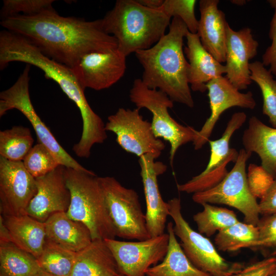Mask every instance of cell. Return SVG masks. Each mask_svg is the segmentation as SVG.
Wrapping results in <instances>:
<instances>
[{
    "mask_svg": "<svg viewBox=\"0 0 276 276\" xmlns=\"http://www.w3.org/2000/svg\"><path fill=\"white\" fill-rule=\"evenodd\" d=\"M1 25L27 39L46 56L71 68L88 53L118 49L116 39L104 31L101 19L62 16L54 9L32 16L7 18Z\"/></svg>",
    "mask_w": 276,
    "mask_h": 276,
    "instance_id": "6da1fadb",
    "label": "cell"
},
{
    "mask_svg": "<svg viewBox=\"0 0 276 276\" xmlns=\"http://www.w3.org/2000/svg\"><path fill=\"white\" fill-rule=\"evenodd\" d=\"M12 62H21L41 70L45 77L56 82L73 101L81 113L83 128L79 144L90 148L103 143L107 139L105 124L90 107L84 89L78 81L72 68L44 55L22 36L4 30L0 32V68Z\"/></svg>",
    "mask_w": 276,
    "mask_h": 276,
    "instance_id": "7a4b0ae2",
    "label": "cell"
},
{
    "mask_svg": "<svg viewBox=\"0 0 276 276\" xmlns=\"http://www.w3.org/2000/svg\"><path fill=\"white\" fill-rule=\"evenodd\" d=\"M169 27L168 32L156 43L135 53L143 67L141 80L148 88L166 94L173 102L192 108L189 64L183 50V38L189 30L178 17L172 18Z\"/></svg>",
    "mask_w": 276,
    "mask_h": 276,
    "instance_id": "3957f363",
    "label": "cell"
},
{
    "mask_svg": "<svg viewBox=\"0 0 276 276\" xmlns=\"http://www.w3.org/2000/svg\"><path fill=\"white\" fill-rule=\"evenodd\" d=\"M171 17L160 8L146 7L135 0H118L102 18L104 31L118 42L126 57L148 49L164 36Z\"/></svg>",
    "mask_w": 276,
    "mask_h": 276,
    "instance_id": "277c9868",
    "label": "cell"
},
{
    "mask_svg": "<svg viewBox=\"0 0 276 276\" xmlns=\"http://www.w3.org/2000/svg\"><path fill=\"white\" fill-rule=\"evenodd\" d=\"M71 202L66 213L86 225L93 240L114 239L116 234L109 215L99 177L93 171L65 168Z\"/></svg>",
    "mask_w": 276,
    "mask_h": 276,
    "instance_id": "5b68a950",
    "label": "cell"
},
{
    "mask_svg": "<svg viewBox=\"0 0 276 276\" xmlns=\"http://www.w3.org/2000/svg\"><path fill=\"white\" fill-rule=\"evenodd\" d=\"M129 98L137 108H145L152 113L151 126L155 136L162 138L170 145L169 159L172 166L178 149L183 145L193 142L198 131L192 127L183 126L173 119L168 108L173 107V102L163 91L148 88L141 79L134 80Z\"/></svg>",
    "mask_w": 276,
    "mask_h": 276,
    "instance_id": "8992f818",
    "label": "cell"
},
{
    "mask_svg": "<svg viewBox=\"0 0 276 276\" xmlns=\"http://www.w3.org/2000/svg\"><path fill=\"white\" fill-rule=\"evenodd\" d=\"M167 203L169 215L174 221V234L180 239L184 252L194 266L211 276H231L244 267L242 263L224 259L209 239L190 226L182 215L179 198L170 199Z\"/></svg>",
    "mask_w": 276,
    "mask_h": 276,
    "instance_id": "52a82bcc",
    "label": "cell"
},
{
    "mask_svg": "<svg viewBox=\"0 0 276 276\" xmlns=\"http://www.w3.org/2000/svg\"><path fill=\"white\" fill-rule=\"evenodd\" d=\"M252 153L241 149L233 169L218 185L212 189L193 194V200L197 203L223 204L233 207L244 215V222L257 226L259 208L251 193L246 174V164Z\"/></svg>",
    "mask_w": 276,
    "mask_h": 276,
    "instance_id": "ba28073f",
    "label": "cell"
},
{
    "mask_svg": "<svg viewBox=\"0 0 276 276\" xmlns=\"http://www.w3.org/2000/svg\"><path fill=\"white\" fill-rule=\"evenodd\" d=\"M99 180L116 236L137 241L150 238L136 192L113 177H99Z\"/></svg>",
    "mask_w": 276,
    "mask_h": 276,
    "instance_id": "9c48e42d",
    "label": "cell"
},
{
    "mask_svg": "<svg viewBox=\"0 0 276 276\" xmlns=\"http://www.w3.org/2000/svg\"><path fill=\"white\" fill-rule=\"evenodd\" d=\"M30 65L27 64L22 73L9 88L0 93V117L8 111L17 109L32 124L38 143L45 146L54 155L59 163L67 168L79 170L86 169L71 156L59 144L51 131L37 114L31 101L29 83Z\"/></svg>",
    "mask_w": 276,
    "mask_h": 276,
    "instance_id": "30bf717a",
    "label": "cell"
},
{
    "mask_svg": "<svg viewBox=\"0 0 276 276\" xmlns=\"http://www.w3.org/2000/svg\"><path fill=\"white\" fill-rule=\"evenodd\" d=\"M105 130L116 135V141L126 151L139 157L151 154L157 159L165 148L164 143L157 138L151 123L140 114V109L120 108L108 117Z\"/></svg>",
    "mask_w": 276,
    "mask_h": 276,
    "instance_id": "8fae6325",
    "label": "cell"
},
{
    "mask_svg": "<svg viewBox=\"0 0 276 276\" xmlns=\"http://www.w3.org/2000/svg\"><path fill=\"white\" fill-rule=\"evenodd\" d=\"M246 115L244 112L233 114L227 123L222 136L215 141H209L211 154L206 168L200 174L187 182L177 185L179 191L195 194L213 188L218 185L228 173L227 165L235 163L239 152L229 148V141L234 133L245 122Z\"/></svg>",
    "mask_w": 276,
    "mask_h": 276,
    "instance_id": "7c38bea8",
    "label": "cell"
},
{
    "mask_svg": "<svg viewBox=\"0 0 276 276\" xmlns=\"http://www.w3.org/2000/svg\"><path fill=\"white\" fill-rule=\"evenodd\" d=\"M169 234L137 241L104 239L120 273L124 276H145L147 270L163 261L166 255Z\"/></svg>",
    "mask_w": 276,
    "mask_h": 276,
    "instance_id": "4fadbf2b",
    "label": "cell"
},
{
    "mask_svg": "<svg viewBox=\"0 0 276 276\" xmlns=\"http://www.w3.org/2000/svg\"><path fill=\"white\" fill-rule=\"evenodd\" d=\"M37 192L36 178L22 161L0 156V212L3 217L25 214Z\"/></svg>",
    "mask_w": 276,
    "mask_h": 276,
    "instance_id": "5bb4252c",
    "label": "cell"
},
{
    "mask_svg": "<svg viewBox=\"0 0 276 276\" xmlns=\"http://www.w3.org/2000/svg\"><path fill=\"white\" fill-rule=\"evenodd\" d=\"M85 90L108 88L119 81L126 69V56L118 49L110 52H91L83 56L72 67Z\"/></svg>",
    "mask_w": 276,
    "mask_h": 276,
    "instance_id": "9a60e30c",
    "label": "cell"
},
{
    "mask_svg": "<svg viewBox=\"0 0 276 276\" xmlns=\"http://www.w3.org/2000/svg\"><path fill=\"white\" fill-rule=\"evenodd\" d=\"M206 88L211 112L193 142L195 150L201 149L209 141L215 124L225 110L234 106L253 109L256 105L251 91L240 92L226 76L211 80Z\"/></svg>",
    "mask_w": 276,
    "mask_h": 276,
    "instance_id": "2e32d148",
    "label": "cell"
},
{
    "mask_svg": "<svg viewBox=\"0 0 276 276\" xmlns=\"http://www.w3.org/2000/svg\"><path fill=\"white\" fill-rule=\"evenodd\" d=\"M65 168L60 165L51 172L36 178L37 192L25 214L44 222L54 214L67 211L71 193L66 185Z\"/></svg>",
    "mask_w": 276,
    "mask_h": 276,
    "instance_id": "e0dca14e",
    "label": "cell"
},
{
    "mask_svg": "<svg viewBox=\"0 0 276 276\" xmlns=\"http://www.w3.org/2000/svg\"><path fill=\"white\" fill-rule=\"evenodd\" d=\"M258 42L249 28L235 31L228 24L226 37V77L238 90L246 89L252 81L249 61L258 53Z\"/></svg>",
    "mask_w": 276,
    "mask_h": 276,
    "instance_id": "ac0fdd59",
    "label": "cell"
},
{
    "mask_svg": "<svg viewBox=\"0 0 276 276\" xmlns=\"http://www.w3.org/2000/svg\"><path fill=\"white\" fill-rule=\"evenodd\" d=\"M139 163L146 203L147 227L151 237L159 236L165 233L169 215L168 203L162 197L157 178L167 171V166L156 161L151 154L139 157Z\"/></svg>",
    "mask_w": 276,
    "mask_h": 276,
    "instance_id": "d6986e66",
    "label": "cell"
},
{
    "mask_svg": "<svg viewBox=\"0 0 276 276\" xmlns=\"http://www.w3.org/2000/svg\"><path fill=\"white\" fill-rule=\"evenodd\" d=\"M218 0H200L198 34L202 45L217 61L225 62L226 21Z\"/></svg>",
    "mask_w": 276,
    "mask_h": 276,
    "instance_id": "ffe728a7",
    "label": "cell"
},
{
    "mask_svg": "<svg viewBox=\"0 0 276 276\" xmlns=\"http://www.w3.org/2000/svg\"><path fill=\"white\" fill-rule=\"evenodd\" d=\"M184 53L189 61L188 82L194 91L204 93L211 80L226 73L225 65L217 61L203 47L197 33L188 31Z\"/></svg>",
    "mask_w": 276,
    "mask_h": 276,
    "instance_id": "44dd1931",
    "label": "cell"
},
{
    "mask_svg": "<svg viewBox=\"0 0 276 276\" xmlns=\"http://www.w3.org/2000/svg\"><path fill=\"white\" fill-rule=\"evenodd\" d=\"M44 224L46 239L70 251L79 252L93 241L87 226L70 218L66 212L54 214Z\"/></svg>",
    "mask_w": 276,
    "mask_h": 276,
    "instance_id": "7402d4cb",
    "label": "cell"
},
{
    "mask_svg": "<svg viewBox=\"0 0 276 276\" xmlns=\"http://www.w3.org/2000/svg\"><path fill=\"white\" fill-rule=\"evenodd\" d=\"M242 143L245 150L258 154L261 167L276 179V128L269 127L252 116L243 132Z\"/></svg>",
    "mask_w": 276,
    "mask_h": 276,
    "instance_id": "603a6c76",
    "label": "cell"
},
{
    "mask_svg": "<svg viewBox=\"0 0 276 276\" xmlns=\"http://www.w3.org/2000/svg\"><path fill=\"white\" fill-rule=\"evenodd\" d=\"M70 276H124L114 258L103 239L93 240L77 252Z\"/></svg>",
    "mask_w": 276,
    "mask_h": 276,
    "instance_id": "cb8c5ba5",
    "label": "cell"
},
{
    "mask_svg": "<svg viewBox=\"0 0 276 276\" xmlns=\"http://www.w3.org/2000/svg\"><path fill=\"white\" fill-rule=\"evenodd\" d=\"M2 217L12 242L37 259L46 241L44 222L27 214Z\"/></svg>",
    "mask_w": 276,
    "mask_h": 276,
    "instance_id": "d4e9b609",
    "label": "cell"
},
{
    "mask_svg": "<svg viewBox=\"0 0 276 276\" xmlns=\"http://www.w3.org/2000/svg\"><path fill=\"white\" fill-rule=\"evenodd\" d=\"M173 223L167 225L169 234L168 250L162 262L149 268L145 276H211L194 266L177 241Z\"/></svg>",
    "mask_w": 276,
    "mask_h": 276,
    "instance_id": "484cf974",
    "label": "cell"
},
{
    "mask_svg": "<svg viewBox=\"0 0 276 276\" xmlns=\"http://www.w3.org/2000/svg\"><path fill=\"white\" fill-rule=\"evenodd\" d=\"M37 258L12 242L0 243V276H36Z\"/></svg>",
    "mask_w": 276,
    "mask_h": 276,
    "instance_id": "4316f807",
    "label": "cell"
},
{
    "mask_svg": "<svg viewBox=\"0 0 276 276\" xmlns=\"http://www.w3.org/2000/svg\"><path fill=\"white\" fill-rule=\"evenodd\" d=\"M259 229L257 226L238 222L218 232L215 244L218 250L235 251L246 247H257Z\"/></svg>",
    "mask_w": 276,
    "mask_h": 276,
    "instance_id": "83f0119b",
    "label": "cell"
},
{
    "mask_svg": "<svg viewBox=\"0 0 276 276\" xmlns=\"http://www.w3.org/2000/svg\"><path fill=\"white\" fill-rule=\"evenodd\" d=\"M34 139L30 129L14 126L0 131V156L12 161H23L33 147Z\"/></svg>",
    "mask_w": 276,
    "mask_h": 276,
    "instance_id": "f1b7e54d",
    "label": "cell"
},
{
    "mask_svg": "<svg viewBox=\"0 0 276 276\" xmlns=\"http://www.w3.org/2000/svg\"><path fill=\"white\" fill-rule=\"evenodd\" d=\"M77 254L46 239L42 252L37 259L41 269L57 276H70Z\"/></svg>",
    "mask_w": 276,
    "mask_h": 276,
    "instance_id": "f546056e",
    "label": "cell"
},
{
    "mask_svg": "<svg viewBox=\"0 0 276 276\" xmlns=\"http://www.w3.org/2000/svg\"><path fill=\"white\" fill-rule=\"evenodd\" d=\"M202 211L193 216L198 231L207 237L239 222L235 213L229 209L212 205L209 203L201 204Z\"/></svg>",
    "mask_w": 276,
    "mask_h": 276,
    "instance_id": "4dcf8cb0",
    "label": "cell"
},
{
    "mask_svg": "<svg viewBox=\"0 0 276 276\" xmlns=\"http://www.w3.org/2000/svg\"><path fill=\"white\" fill-rule=\"evenodd\" d=\"M262 62L256 61L249 65L250 79L259 86L263 96V113L276 128V80Z\"/></svg>",
    "mask_w": 276,
    "mask_h": 276,
    "instance_id": "1f68e13d",
    "label": "cell"
},
{
    "mask_svg": "<svg viewBox=\"0 0 276 276\" xmlns=\"http://www.w3.org/2000/svg\"><path fill=\"white\" fill-rule=\"evenodd\" d=\"M22 162L35 178L47 174L60 165L52 152L40 143L33 146Z\"/></svg>",
    "mask_w": 276,
    "mask_h": 276,
    "instance_id": "d6a6232c",
    "label": "cell"
},
{
    "mask_svg": "<svg viewBox=\"0 0 276 276\" xmlns=\"http://www.w3.org/2000/svg\"><path fill=\"white\" fill-rule=\"evenodd\" d=\"M53 0H4L1 19L17 15L32 16L53 10Z\"/></svg>",
    "mask_w": 276,
    "mask_h": 276,
    "instance_id": "836d02e7",
    "label": "cell"
},
{
    "mask_svg": "<svg viewBox=\"0 0 276 276\" xmlns=\"http://www.w3.org/2000/svg\"><path fill=\"white\" fill-rule=\"evenodd\" d=\"M195 0H164L162 8L171 18L178 17L186 24L189 31L197 33L198 20L195 14Z\"/></svg>",
    "mask_w": 276,
    "mask_h": 276,
    "instance_id": "e575fe53",
    "label": "cell"
},
{
    "mask_svg": "<svg viewBox=\"0 0 276 276\" xmlns=\"http://www.w3.org/2000/svg\"><path fill=\"white\" fill-rule=\"evenodd\" d=\"M248 172V185L252 195L261 198L270 187L274 179L261 167L250 165Z\"/></svg>",
    "mask_w": 276,
    "mask_h": 276,
    "instance_id": "d590c367",
    "label": "cell"
},
{
    "mask_svg": "<svg viewBox=\"0 0 276 276\" xmlns=\"http://www.w3.org/2000/svg\"><path fill=\"white\" fill-rule=\"evenodd\" d=\"M259 239L257 247H276V214L266 216L257 225Z\"/></svg>",
    "mask_w": 276,
    "mask_h": 276,
    "instance_id": "8d00e7d4",
    "label": "cell"
},
{
    "mask_svg": "<svg viewBox=\"0 0 276 276\" xmlns=\"http://www.w3.org/2000/svg\"><path fill=\"white\" fill-rule=\"evenodd\" d=\"M276 264V257H270L245 266L231 276H269Z\"/></svg>",
    "mask_w": 276,
    "mask_h": 276,
    "instance_id": "74e56055",
    "label": "cell"
},
{
    "mask_svg": "<svg viewBox=\"0 0 276 276\" xmlns=\"http://www.w3.org/2000/svg\"><path fill=\"white\" fill-rule=\"evenodd\" d=\"M269 37L272 43L263 55L262 62L265 66L269 65V71L276 76V8L270 24Z\"/></svg>",
    "mask_w": 276,
    "mask_h": 276,
    "instance_id": "f35d334b",
    "label": "cell"
},
{
    "mask_svg": "<svg viewBox=\"0 0 276 276\" xmlns=\"http://www.w3.org/2000/svg\"><path fill=\"white\" fill-rule=\"evenodd\" d=\"M260 214L266 216L276 214V179L259 203Z\"/></svg>",
    "mask_w": 276,
    "mask_h": 276,
    "instance_id": "ab89813d",
    "label": "cell"
},
{
    "mask_svg": "<svg viewBox=\"0 0 276 276\" xmlns=\"http://www.w3.org/2000/svg\"><path fill=\"white\" fill-rule=\"evenodd\" d=\"M12 242L8 229L6 226L3 218L0 217V243Z\"/></svg>",
    "mask_w": 276,
    "mask_h": 276,
    "instance_id": "60d3db41",
    "label": "cell"
},
{
    "mask_svg": "<svg viewBox=\"0 0 276 276\" xmlns=\"http://www.w3.org/2000/svg\"><path fill=\"white\" fill-rule=\"evenodd\" d=\"M164 0H138L144 6L153 9L160 8L162 7Z\"/></svg>",
    "mask_w": 276,
    "mask_h": 276,
    "instance_id": "b9f144b4",
    "label": "cell"
},
{
    "mask_svg": "<svg viewBox=\"0 0 276 276\" xmlns=\"http://www.w3.org/2000/svg\"><path fill=\"white\" fill-rule=\"evenodd\" d=\"M36 276H57V275L49 273L41 269Z\"/></svg>",
    "mask_w": 276,
    "mask_h": 276,
    "instance_id": "7bdbcfd3",
    "label": "cell"
},
{
    "mask_svg": "<svg viewBox=\"0 0 276 276\" xmlns=\"http://www.w3.org/2000/svg\"><path fill=\"white\" fill-rule=\"evenodd\" d=\"M233 3L239 5H243L245 3V1H232Z\"/></svg>",
    "mask_w": 276,
    "mask_h": 276,
    "instance_id": "ee69618b",
    "label": "cell"
},
{
    "mask_svg": "<svg viewBox=\"0 0 276 276\" xmlns=\"http://www.w3.org/2000/svg\"><path fill=\"white\" fill-rule=\"evenodd\" d=\"M268 2L272 7L276 8V0H270Z\"/></svg>",
    "mask_w": 276,
    "mask_h": 276,
    "instance_id": "f6af8a7d",
    "label": "cell"
},
{
    "mask_svg": "<svg viewBox=\"0 0 276 276\" xmlns=\"http://www.w3.org/2000/svg\"><path fill=\"white\" fill-rule=\"evenodd\" d=\"M269 276H276V264Z\"/></svg>",
    "mask_w": 276,
    "mask_h": 276,
    "instance_id": "bcb514c9",
    "label": "cell"
},
{
    "mask_svg": "<svg viewBox=\"0 0 276 276\" xmlns=\"http://www.w3.org/2000/svg\"><path fill=\"white\" fill-rule=\"evenodd\" d=\"M272 255H276V250L272 254Z\"/></svg>",
    "mask_w": 276,
    "mask_h": 276,
    "instance_id": "7dc6e473",
    "label": "cell"
}]
</instances>
